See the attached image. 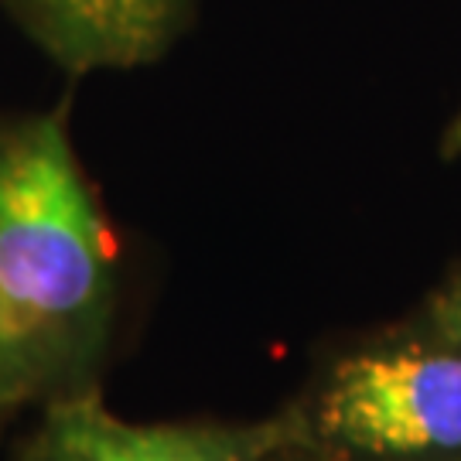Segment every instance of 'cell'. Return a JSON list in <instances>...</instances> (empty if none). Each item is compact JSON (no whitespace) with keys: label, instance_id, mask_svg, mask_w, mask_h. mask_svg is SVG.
I'll list each match as a JSON object with an SVG mask.
<instances>
[{"label":"cell","instance_id":"cell-5","mask_svg":"<svg viewBox=\"0 0 461 461\" xmlns=\"http://www.w3.org/2000/svg\"><path fill=\"white\" fill-rule=\"evenodd\" d=\"M445 329H447V335H451V342L461 346V284L445 304Z\"/></svg>","mask_w":461,"mask_h":461},{"label":"cell","instance_id":"cell-1","mask_svg":"<svg viewBox=\"0 0 461 461\" xmlns=\"http://www.w3.org/2000/svg\"><path fill=\"white\" fill-rule=\"evenodd\" d=\"M113 312V240L66 116L0 123V379L14 403L89 369Z\"/></svg>","mask_w":461,"mask_h":461},{"label":"cell","instance_id":"cell-2","mask_svg":"<svg viewBox=\"0 0 461 461\" xmlns=\"http://www.w3.org/2000/svg\"><path fill=\"white\" fill-rule=\"evenodd\" d=\"M318 430L373 458L461 451V346H400L348 356L321 386Z\"/></svg>","mask_w":461,"mask_h":461},{"label":"cell","instance_id":"cell-6","mask_svg":"<svg viewBox=\"0 0 461 461\" xmlns=\"http://www.w3.org/2000/svg\"><path fill=\"white\" fill-rule=\"evenodd\" d=\"M445 158H461V113L445 133Z\"/></svg>","mask_w":461,"mask_h":461},{"label":"cell","instance_id":"cell-7","mask_svg":"<svg viewBox=\"0 0 461 461\" xmlns=\"http://www.w3.org/2000/svg\"><path fill=\"white\" fill-rule=\"evenodd\" d=\"M4 407H14V400H11L7 386H4V379H0V411H4Z\"/></svg>","mask_w":461,"mask_h":461},{"label":"cell","instance_id":"cell-4","mask_svg":"<svg viewBox=\"0 0 461 461\" xmlns=\"http://www.w3.org/2000/svg\"><path fill=\"white\" fill-rule=\"evenodd\" d=\"M68 68H131L165 49L185 0H21Z\"/></svg>","mask_w":461,"mask_h":461},{"label":"cell","instance_id":"cell-3","mask_svg":"<svg viewBox=\"0 0 461 461\" xmlns=\"http://www.w3.org/2000/svg\"><path fill=\"white\" fill-rule=\"evenodd\" d=\"M291 417L247 428L133 424L106 411L93 390L51 403L32 461H267L297 441Z\"/></svg>","mask_w":461,"mask_h":461}]
</instances>
